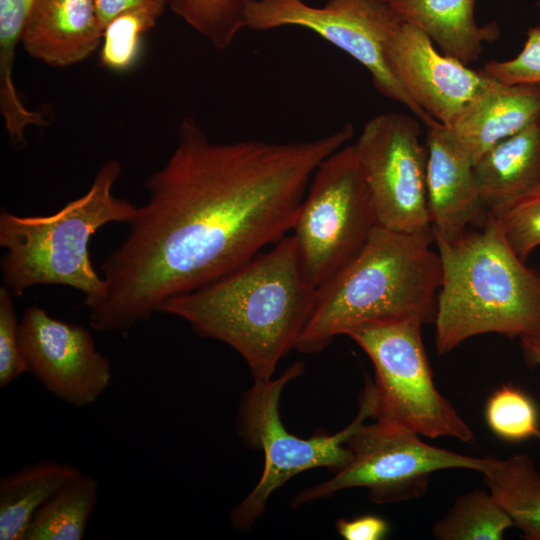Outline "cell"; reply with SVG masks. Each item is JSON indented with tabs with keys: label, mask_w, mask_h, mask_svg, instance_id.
I'll return each instance as SVG.
<instances>
[{
	"label": "cell",
	"mask_w": 540,
	"mask_h": 540,
	"mask_svg": "<svg viewBox=\"0 0 540 540\" xmlns=\"http://www.w3.org/2000/svg\"><path fill=\"white\" fill-rule=\"evenodd\" d=\"M354 135L347 123L308 140H210L186 116L149 197L101 265L106 294L88 307L98 332H126L168 299L245 264L292 230L319 164Z\"/></svg>",
	"instance_id": "1"
},
{
	"label": "cell",
	"mask_w": 540,
	"mask_h": 540,
	"mask_svg": "<svg viewBox=\"0 0 540 540\" xmlns=\"http://www.w3.org/2000/svg\"><path fill=\"white\" fill-rule=\"evenodd\" d=\"M316 303L317 289L303 276L294 238L286 235L226 275L168 299L158 312L229 345L254 380H267L296 349Z\"/></svg>",
	"instance_id": "2"
},
{
	"label": "cell",
	"mask_w": 540,
	"mask_h": 540,
	"mask_svg": "<svg viewBox=\"0 0 540 540\" xmlns=\"http://www.w3.org/2000/svg\"><path fill=\"white\" fill-rule=\"evenodd\" d=\"M432 230L377 225L359 253L317 289V303L296 349L318 352L334 337L368 323L434 322L441 261Z\"/></svg>",
	"instance_id": "3"
},
{
	"label": "cell",
	"mask_w": 540,
	"mask_h": 540,
	"mask_svg": "<svg viewBox=\"0 0 540 540\" xmlns=\"http://www.w3.org/2000/svg\"><path fill=\"white\" fill-rule=\"evenodd\" d=\"M433 240L442 271L434 319L439 354L481 334L520 339L540 332V274L513 252L492 214L478 230Z\"/></svg>",
	"instance_id": "4"
},
{
	"label": "cell",
	"mask_w": 540,
	"mask_h": 540,
	"mask_svg": "<svg viewBox=\"0 0 540 540\" xmlns=\"http://www.w3.org/2000/svg\"><path fill=\"white\" fill-rule=\"evenodd\" d=\"M120 174L119 161L107 160L85 194L50 215L20 216L1 209L0 246L6 250L1 273L14 296L42 284L79 290L87 308L105 296V280L93 267L88 246L102 226L129 224L137 214V206L113 193Z\"/></svg>",
	"instance_id": "5"
},
{
	"label": "cell",
	"mask_w": 540,
	"mask_h": 540,
	"mask_svg": "<svg viewBox=\"0 0 540 540\" xmlns=\"http://www.w3.org/2000/svg\"><path fill=\"white\" fill-rule=\"evenodd\" d=\"M303 364L291 365L278 378L254 380L245 393L239 413L238 431L243 440L264 453V469L254 489L231 512L238 530L249 529L263 513L271 494L293 476L312 468L335 471L351 460L347 441L370 417H376L373 381L367 378L354 420L335 434L299 438L284 427L280 417V397L286 384L303 373Z\"/></svg>",
	"instance_id": "6"
},
{
	"label": "cell",
	"mask_w": 540,
	"mask_h": 540,
	"mask_svg": "<svg viewBox=\"0 0 540 540\" xmlns=\"http://www.w3.org/2000/svg\"><path fill=\"white\" fill-rule=\"evenodd\" d=\"M378 225L354 145L315 170L292 228L303 276L318 289L362 249Z\"/></svg>",
	"instance_id": "7"
},
{
	"label": "cell",
	"mask_w": 540,
	"mask_h": 540,
	"mask_svg": "<svg viewBox=\"0 0 540 540\" xmlns=\"http://www.w3.org/2000/svg\"><path fill=\"white\" fill-rule=\"evenodd\" d=\"M422 326L412 320L375 322L346 334L373 364L375 418L428 438L451 437L472 442L471 428L435 387Z\"/></svg>",
	"instance_id": "8"
},
{
	"label": "cell",
	"mask_w": 540,
	"mask_h": 540,
	"mask_svg": "<svg viewBox=\"0 0 540 540\" xmlns=\"http://www.w3.org/2000/svg\"><path fill=\"white\" fill-rule=\"evenodd\" d=\"M347 447L350 462L329 480L298 493L293 506L355 487L366 488L376 504L415 499L427 492L432 473L451 468L481 473L490 460V455L472 457L430 445L414 431L379 419L363 423L347 441Z\"/></svg>",
	"instance_id": "9"
},
{
	"label": "cell",
	"mask_w": 540,
	"mask_h": 540,
	"mask_svg": "<svg viewBox=\"0 0 540 540\" xmlns=\"http://www.w3.org/2000/svg\"><path fill=\"white\" fill-rule=\"evenodd\" d=\"M404 21L381 0H328L323 7L303 0H250L247 13V27L252 30L297 26L317 33L359 62L379 93L403 104L431 127L438 122L411 99L386 59V45Z\"/></svg>",
	"instance_id": "10"
},
{
	"label": "cell",
	"mask_w": 540,
	"mask_h": 540,
	"mask_svg": "<svg viewBox=\"0 0 540 540\" xmlns=\"http://www.w3.org/2000/svg\"><path fill=\"white\" fill-rule=\"evenodd\" d=\"M416 117L388 112L367 121L354 144L378 225L431 231L426 194L427 147Z\"/></svg>",
	"instance_id": "11"
},
{
	"label": "cell",
	"mask_w": 540,
	"mask_h": 540,
	"mask_svg": "<svg viewBox=\"0 0 540 540\" xmlns=\"http://www.w3.org/2000/svg\"><path fill=\"white\" fill-rule=\"evenodd\" d=\"M19 332L28 372L61 401L85 407L110 385V361L97 350L85 327L31 306L22 315Z\"/></svg>",
	"instance_id": "12"
},
{
	"label": "cell",
	"mask_w": 540,
	"mask_h": 540,
	"mask_svg": "<svg viewBox=\"0 0 540 540\" xmlns=\"http://www.w3.org/2000/svg\"><path fill=\"white\" fill-rule=\"evenodd\" d=\"M388 65L411 99L450 129L494 80L437 51L420 29L404 21L386 45Z\"/></svg>",
	"instance_id": "13"
},
{
	"label": "cell",
	"mask_w": 540,
	"mask_h": 540,
	"mask_svg": "<svg viewBox=\"0 0 540 540\" xmlns=\"http://www.w3.org/2000/svg\"><path fill=\"white\" fill-rule=\"evenodd\" d=\"M426 194L433 235L451 239L487 212L475 163L453 133L437 123L427 127Z\"/></svg>",
	"instance_id": "14"
},
{
	"label": "cell",
	"mask_w": 540,
	"mask_h": 540,
	"mask_svg": "<svg viewBox=\"0 0 540 540\" xmlns=\"http://www.w3.org/2000/svg\"><path fill=\"white\" fill-rule=\"evenodd\" d=\"M102 34L94 0H33L21 44L47 65L66 67L93 54Z\"/></svg>",
	"instance_id": "15"
},
{
	"label": "cell",
	"mask_w": 540,
	"mask_h": 540,
	"mask_svg": "<svg viewBox=\"0 0 540 540\" xmlns=\"http://www.w3.org/2000/svg\"><path fill=\"white\" fill-rule=\"evenodd\" d=\"M540 117V85L494 82L449 129L476 163L488 150Z\"/></svg>",
	"instance_id": "16"
},
{
	"label": "cell",
	"mask_w": 540,
	"mask_h": 540,
	"mask_svg": "<svg viewBox=\"0 0 540 540\" xmlns=\"http://www.w3.org/2000/svg\"><path fill=\"white\" fill-rule=\"evenodd\" d=\"M475 173L488 213L496 214L540 190V117L488 150Z\"/></svg>",
	"instance_id": "17"
},
{
	"label": "cell",
	"mask_w": 540,
	"mask_h": 540,
	"mask_svg": "<svg viewBox=\"0 0 540 540\" xmlns=\"http://www.w3.org/2000/svg\"><path fill=\"white\" fill-rule=\"evenodd\" d=\"M475 0H390V6L408 23L424 32L441 52L466 65L477 61L484 42L499 38L493 22L479 26Z\"/></svg>",
	"instance_id": "18"
},
{
	"label": "cell",
	"mask_w": 540,
	"mask_h": 540,
	"mask_svg": "<svg viewBox=\"0 0 540 540\" xmlns=\"http://www.w3.org/2000/svg\"><path fill=\"white\" fill-rule=\"evenodd\" d=\"M81 473L51 459L24 465L0 478V539L25 540L37 510L66 482Z\"/></svg>",
	"instance_id": "19"
},
{
	"label": "cell",
	"mask_w": 540,
	"mask_h": 540,
	"mask_svg": "<svg viewBox=\"0 0 540 540\" xmlns=\"http://www.w3.org/2000/svg\"><path fill=\"white\" fill-rule=\"evenodd\" d=\"M489 492L525 539L540 540V472L527 454L505 459L490 455L481 472Z\"/></svg>",
	"instance_id": "20"
},
{
	"label": "cell",
	"mask_w": 540,
	"mask_h": 540,
	"mask_svg": "<svg viewBox=\"0 0 540 540\" xmlns=\"http://www.w3.org/2000/svg\"><path fill=\"white\" fill-rule=\"evenodd\" d=\"M97 479L83 472L60 487L35 513L25 540H81L98 502Z\"/></svg>",
	"instance_id": "21"
},
{
	"label": "cell",
	"mask_w": 540,
	"mask_h": 540,
	"mask_svg": "<svg viewBox=\"0 0 540 540\" xmlns=\"http://www.w3.org/2000/svg\"><path fill=\"white\" fill-rule=\"evenodd\" d=\"M514 523L493 495L484 489L466 492L431 528L438 540H500Z\"/></svg>",
	"instance_id": "22"
},
{
	"label": "cell",
	"mask_w": 540,
	"mask_h": 540,
	"mask_svg": "<svg viewBox=\"0 0 540 540\" xmlns=\"http://www.w3.org/2000/svg\"><path fill=\"white\" fill-rule=\"evenodd\" d=\"M250 0H168V7L216 49L228 48L247 27Z\"/></svg>",
	"instance_id": "23"
},
{
	"label": "cell",
	"mask_w": 540,
	"mask_h": 540,
	"mask_svg": "<svg viewBox=\"0 0 540 540\" xmlns=\"http://www.w3.org/2000/svg\"><path fill=\"white\" fill-rule=\"evenodd\" d=\"M162 14L150 7H135L115 16L103 29L100 63L112 71H126L138 60L143 36Z\"/></svg>",
	"instance_id": "24"
},
{
	"label": "cell",
	"mask_w": 540,
	"mask_h": 540,
	"mask_svg": "<svg viewBox=\"0 0 540 540\" xmlns=\"http://www.w3.org/2000/svg\"><path fill=\"white\" fill-rule=\"evenodd\" d=\"M486 422L500 439L520 442L540 438L539 413L533 399L512 385H502L488 398Z\"/></svg>",
	"instance_id": "25"
},
{
	"label": "cell",
	"mask_w": 540,
	"mask_h": 540,
	"mask_svg": "<svg viewBox=\"0 0 540 540\" xmlns=\"http://www.w3.org/2000/svg\"><path fill=\"white\" fill-rule=\"evenodd\" d=\"M492 215L509 247L526 261L540 245V190Z\"/></svg>",
	"instance_id": "26"
},
{
	"label": "cell",
	"mask_w": 540,
	"mask_h": 540,
	"mask_svg": "<svg viewBox=\"0 0 540 540\" xmlns=\"http://www.w3.org/2000/svg\"><path fill=\"white\" fill-rule=\"evenodd\" d=\"M13 294L0 288V387L5 388L28 372L20 345V321L17 319Z\"/></svg>",
	"instance_id": "27"
},
{
	"label": "cell",
	"mask_w": 540,
	"mask_h": 540,
	"mask_svg": "<svg viewBox=\"0 0 540 540\" xmlns=\"http://www.w3.org/2000/svg\"><path fill=\"white\" fill-rule=\"evenodd\" d=\"M491 79L506 85H540V26L527 31L523 49L513 59L489 61L481 69Z\"/></svg>",
	"instance_id": "28"
},
{
	"label": "cell",
	"mask_w": 540,
	"mask_h": 540,
	"mask_svg": "<svg viewBox=\"0 0 540 540\" xmlns=\"http://www.w3.org/2000/svg\"><path fill=\"white\" fill-rule=\"evenodd\" d=\"M33 0H0V80H14L16 48Z\"/></svg>",
	"instance_id": "29"
},
{
	"label": "cell",
	"mask_w": 540,
	"mask_h": 540,
	"mask_svg": "<svg viewBox=\"0 0 540 540\" xmlns=\"http://www.w3.org/2000/svg\"><path fill=\"white\" fill-rule=\"evenodd\" d=\"M339 535L346 540H380L389 530L388 523L375 515H364L353 519H340L336 523Z\"/></svg>",
	"instance_id": "30"
},
{
	"label": "cell",
	"mask_w": 540,
	"mask_h": 540,
	"mask_svg": "<svg viewBox=\"0 0 540 540\" xmlns=\"http://www.w3.org/2000/svg\"><path fill=\"white\" fill-rule=\"evenodd\" d=\"M99 21L104 27L121 12L135 7H150L161 14L168 6V0H94Z\"/></svg>",
	"instance_id": "31"
},
{
	"label": "cell",
	"mask_w": 540,
	"mask_h": 540,
	"mask_svg": "<svg viewBox=\"0 0 540 540\" xmlns=\"http://www.w3.org/2000/svg\"><path fill=\"white\" fill-rule=\"evenodd\" d=\"M523 357L530 367H540V332L520 338Z\"/></svg>",
	"instance_id": "32"
},
{
	"label": "cell",
	"mask_w": 540,
	"mask_h": 540,
	"mask_svg": "<svg viewBox=\"0 0 540 540\" xmlns=\"http://www.w3.org/2000/svg\"><path fill=\"white\" fill-rule=\"evenodd\" d=\"M381 1L389 2L390 0H381Z\"/></svg>",
	"instance_id": "33"
},
{
	"label": "cell",
	"mask_w": 540,
	"mask_h": 540,
	"mask_svg": "<svg viewBox=\"0 0 540 540\" xmlns=\"http://www.w3.org/2000/svg\"><path fill=\"white\" fill-rule=\"evenodd\" d=\"M539 5H540V2H539Z\"/></svg>",
	"instance_id": "34"
}]
</instances>
